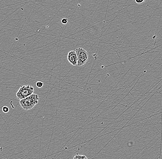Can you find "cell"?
Masks as SVG:
<instances>
[{"label": "cell", "instance_id": "obj_1", "mask_svg": "<svg viewBox=\"0 0 162 159\" xmlns=\"http://www.w3.org/2000/svg\"><path fill=\"white\" fill-rule=\"evenodd\" d=\"M39 100L38 95L33 94L25 99L21 100L19 101V103L23 109L26 111H28L33 108L37 104Z\"/></svg>", "mask_w": 162, "mask_h": 159}, {"label": "cell", "instance_id": "obj_2", "mask_svg": "<svg viewBox=\"0 0 162 159\" xmlns=\"http://www.w3.org/2000/svg\"><path fill=\"white\" fill-rule=\"evenodd\" d=\"M34 88L32 86L25 85L20 86L16 94V96L19 99L22 100L27 98L33 94Z\"/></svg>", "mask_w": 162, "mask_h": 159}, {"label": "cell", "instance_id": "obj_3", "mask_svg": "<svg viewBox=\"0 0 162 159\" xmlns=\"http://www.w3.org/2000/svg\"><path fill=\"white\" fill-rule=\"evenodd\" d=\"M75 51L78 55V65L80 66L84 65L88 60V54L87 52L81 48H78Z\"/></svg>", "mask_w": 162, "mask_h": 159}, {"label": "cell", "instance_id": "obj_4", "mask_svg": "<svg viewBox=\"0 0 162 159\" xmlns=\"http://www.w3.org/2000/svg\"><path fill=\"white\" fill-rule=\"evenodd\" d=\"M67 59L69 62L72 65H78V58L76 51L71 50L68 53Z\"/></svg>", "mask_w": 162, "mask_h": 159}, {"label": "cell", "instance_id": "obj_5", "mask_svg": "<svg viewBox=\"0 0 162 159\" xmlns=\"http://www.w3.org/2000/svg\"><path fill=\"white\" fill-rule=\"evenodd\" d=\"M74 159H87L84 155H80L77 154L74 157Z\"/></svg>", "mask_w": 162, "mask_h": 159}, {"label": "cell", "instance_id": "obj_6", "mask_svg": "<svg viewBox=\"0 0 162 159\" xmlns=\"http://www.w3.org/2000/svg\"><path fill=\"white\" fill-rule=\"evenodd\" d=\"M43 85H44V84L42 82H37L36 83V86L38 88H41V87H43Z\"/></svg>", "mask_w": 162, "mask_h": 159}, {"label": "cell", "instance_id": "obj_7", "mask_svg": "<svg viewBox=\"0 0 162 159\" xmlns=\"http://www.w3.org/2000/svg\"><path fill=\"white\" fill-rule=\"evenodd\" d=\"M2 111L4 113H8L9 111V109L7 106H5L2 107Z\"/></svg>", "mask_w": 162, "mask_h": 159}, {"label": "cell", "instance_id": "obj_8", "mask_svg": "<svg viewBox=\"0 0 162 159\" xmlns=\"http://www.w3.org/2000/svg\"><path fill=\"white\" fill-rule=\"evenodd\" d=\"M61 21L63 24H66L68 23V19L67 18L62 19H61Z\"/></svg>", "mask_w": 162, "mask_h": 159}, {"label": "cell", "instance_id": "obj_9", "mask_svg": "<svg viewBox=\"0 0 162 159\" xmlns=\"http://www.w3.org/2000/svg\"><path fill=\"white\" fill-rule=\"evenodd\" d=\"M144 1H145V0H135V2H136V3H137L140 4L143 2Z\"/></svg>", "mask_w": 162, "mask_h": 159}]
</instances>
